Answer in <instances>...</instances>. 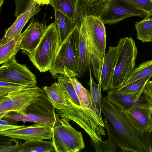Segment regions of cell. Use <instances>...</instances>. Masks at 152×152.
Segmentation results:
<instances>
[{"instance_id": "obj_10", "label": "cell", "mask_w": 152, "mask_h": 152, "mask_svg": "<svg viewBox=\"0 0 152 152\" xmlns=\"http://www.w3.org/2000/svg\"><path fill=\"white\" fill-rule=\"evenodd\" d=\"M81 23L87 35L101 55L104 57L106 53V33L104 24L101 18L92 14L84 16Z\"/></svg>"}, {"instance_id": "obj_2", "label": "cell", "mask_w": 152, "mask_h": 152, "mask_svg": "<svg viewBox=\"0 0 152 152\" xmlns=\"http://www.w3.org/2000/svg\"><path fill=\"white\" fill-rule=\"evenodd\" d=\"M79 39V28L76 25L61 44L49 71L53 77L58 75L69 78L77 77Z\"/></svg>"}, {"instance_id": "obj_16", "label": "cell", "mask_w": 152, "mask_h": 152, "mask_svg": "<svg viewBox=\"0 0 152 152\" xmlns=\"http://www.w3.org/2000/svg\"><path fill=\"white\" fill-rule=\"evenodd\" d=\"M59 127L67 140L72 152H80L85 147L82 134L71 125L70 120L61 118L56 114Z\"/></svg>"}, {"instance_id": "obj_1", "label": "cell", "mask_w": 152, "mask_h": 152, "mask_svg": "<svg viewBox=\"0 0 152 152\" xmlns=\"http://www.w3.org/2000/svg\"><path fill=\"white\" fill-rule=\"evenodd\" d=\"M108 140L124 152H151L149 133H142L125 111L102 97L101 105Z\"/></svg>"}, {"instance_id": "obj_18", "label": "cell", "mask_w": 152, "mask_h": 152, "mask_svg": "<svg viewBox=\"0 0 152 152\" xmlns=\"http://www.w3.org/2000/svg\"><path fill=\"white\" fill-rule=\"evenodd\" d=\"M26 30L8 42L0 45V64H3L15 59V56L20 49L22 39Z\"/></svg>"}, {"instance_id": "obj_37", "label": "cell", "mask_w": 152, "mask_h": 152, "mask_svg": "<svg viewBox=\"0 0 152 152\" xmlns=\"http://www.w3.org/2000/svg\"><path fill=\"white\" fill-rule=\"evenodd\" d=\"M149 139L151 152H152V131L149 133Z\"/></svg>"}, {"instance_id": "obj_25", "label": "cell", "mask_w": 152, "mask_h": 152, "mask_svg": "<svg viewBox=\"0 0 152 152\" xmlns=\"http://www.w3.org/2000/svg\"><path fill=\"white\" fill-rule=\"evenodd\" d=\"M151 73L152 60L144 62L141 64L137 67L135 68L125 83L121 87L125 86L134 82L141 79Z\"/></svg>"}, {"instance_id": "obj_15", "label": "cell", "mask_w": 152, "mask_h": 152, "mask_svg": "<svg viewBox=\"0 0 152 152\" xmlns=\"http://www.w3.org/2000/svg\"><path fill=\"white\" fill-rule=\"evenodd\" d=\"M118 50L117 46H110L106 53L101 72L100 82L103 91L109 90L113 77L116 65Z\"/></svg>"}, {"instance_id": "obj_36", "label": "cell", "mask_w": 152, "mask_h": 152, "mask_svg": "<svg viewBox=\"0 0 152 152\" xmlns=\"http://www.w3.org/2000/svg\"><path fill=\"white\" fill-rule=\"evenodd\" d=\"M106 0H83L84 2L88 5H91L97 2Z\"/></svg>"}, {"instance_id": "obj_8", "label": "cell", "mask_w": 152, "mask_h": 152, "mask_svg": "<svg viewBox=\"0 0 152 152\" xmlns=\"http://www.w3.org/2000/svg\"><path fill=\"white\" fill-rule=\"evenodd\" d=\"M0 80L23 84L32 86H37L35 75L25 64L12 59L0 67Z\"/></svg>"}, {"instance_id": "obj_9", "label": "cell", "mask_w": 152, "mask_h": 152, "mask_svg": "<svg viewBox=\"0 0 152 152\" xmlns=\"http://www.w3.org/2000/svg\"><path fill=\"white\" fill-rule=\"evenodd\" d=\"M52 125L47 123H38L17 129L0 131V135L25 141L52 139Z\"/></svg>"}, {"instance_id": "obj_17", "label": "cell", "mask_w": 152, "mask_h": 152, "mask_svg": "<svg viewBox=\"0 0 152 152\" xmlns=\"http://www.w3.org/2000/svg\"><path fill=\"white\" fill-rule=\"evenodd\" d=\"M80 39L78 49V58L76 71L77 77H82L91 68L89 56L88 51L85 32L83 25L79 27Z\"/></svg>"}, {"instance_id": "obj_29", "label": "cell", "mask_w": 152, "mask_h": 152, "mask_svg": "<svg viewBox=\"0 0 152 152\" xmlns=\"http://www.w3.org/2000/svg\"><path fill=\"white\" fill-rule=\"evenodd\" d=\"M34 86L12 82L0 80V97L10 93Z\"/></svg>"}, {"instance_id": "obj_33", "label": "cell", "mask_w": 152, "mask_h": 152, "mask_svg": "<svg viewBox=\"0 0 152 152\" xmlns=\"http://www.w3.org/2000/svg\"><path fill=\"white\" fill-rule=\"evenodd\" d=\"M25 125H18L13 124L8 119L0 120V131H6L20 128L25 126Z\"/></svg>"}, {"instance_id": "obj_40", "label": "cell", "mask_w": 152, "mask_h": 152, "mask_svg": "<svg viewBox=\"0 0 152 152\" xmlns=\"http://www.w3.org/2000/svg\"><path fill=\"white\" fill-rule=\"evenodd\" d=\"M151 42H152V41H151Z\"/></svg>"}, {"instance_id": "obj_3", "label": "cell", "mask_w": 152, "mask_h": 152, "mask_svg": "<svg viewBox=\"0 0 152 152\" xmlns=\"http://www.w3.org/2000/svg\"><path fill=\"white\" fill-rule=\"evenodd\" d=\"M61 45L58 29L54 22L46 27L37 47L27 55L30 61L40 72L50 71Z\"/></svg>"}, {"instance_id": "obj_21", "label": "cell", "mask_w": 152, "mask_h": 152, "mask_svg": "<svg viewBox=\"0 0 152 152\" xmlns=\"http://www.w3.org/2000/svg\"><path fill=\"white\" fill-rule=\"evenodd\" d=\"M55 21L58 29L61 44L76 26L69 18L59 10L54 9Z\"/></svg>"}, {"instance_id": "obj_4", "label": "cell", "mask_w": 152, "mask_h": 152, "mask_svg": "<svg viewBox=\"0 0 152 152\" xmlns=\"http://www.w3.org/2000/svg\"><path fill=\"white\" fill-rule=\"evenodd\" d=\"M117 46L118 53L110 89L122 86L135 68L138 50L135 42L131 37L121 38Z\"/></svg>"}, {"instance_id": "obj_26", "label": "cell", "mask_w": 152, "mask_h": 152, "mask_svg": "<svg viewBox=\"0 0 152 152\" xmlns=\"http://www.w3.org/2000/svg\"><path fill=\"white\" fill-rule=\"evenodd\" d=\"M75 91L78 97L80 105L82 107H88L92 105L90 91L85 88L76 77H69Z\"/></svg>"}, {"instance_id": "obj_31", "label": "cell", "mask_w": 152, "mask_h": 152, "mask_svg": "<svg viewBox=\"0 0 152 152\" xmlns=\"http://www.w3.org/2000/svg\"><path fill=\"white\" fill-rule=\"evenodd\" d=\"M152 77V73L141 79L125 86L121 87L117 89L118 90L127 92H131L136 91L142 87Z\"/></svg>"}, {"instance_id": "obj_28", "label": "cell", "mask_w": 152, "mask_h": 152, "mask_svg": "<svg viewBox=\"0 0 152 152\" xmlns=\"http://www.w3.org/2000/svg\"><path fill=\"white\" fill-rule=\"evenodd\" d=\"M57 79L58 81L64 91L68 95L72 101L75 104L81 106L78 97L69 78L61 75L57 77Z\"/></svg>"}, {"instance_id": "obj_5", "label": "cell", "mask_w": 152, "mask_h": 152, "mask_svg": "<svg viewBox=\"0 0 152 152\" xmlns=\"http://www.w3.org/2000/svg\"><path fill=\"white\" fill-rule=\"evenodd\" d=\"M55 109L44 91L26 108L25 115L15 113H8L4 116L2 118L16 122L22 121L34 123H42L53 125L56 120Z\"/></svg>"}, {"instance_id": "obj_6", "label": "cell", "mask_w": 152, "mask_h": 152, "mask_svg": "<svg viewBox=\"0 0 152 152\" xmlns=\"http://www.w3.org/2000/svg\"><path fill=\"white\" fill-rule=\"evenodd\" d=\"M88 6L89 14L99 17L104 24H113L130 17L147 16L143 12L125 6L120 0H106Z\"/></svg>"}, {"instance_id": "obj_23", "label": "cell", "mask_w": 152, "mask_h": 152, "mask_svg": "<svg viewBox=\"0 0 152 152\" xmlns=\"http://www.w3.org/2000/svg\"><path fill=\"white\" fill-rule=\"evenodd\" d=\"M56 152L52 141H25L21 144L18 152Z\"/></svg>"}, {"instance_id": "obj_19", "label": "cell", "mask_w": 152, "mask_h": 152, "mask_svg": "<svg viewBox=\"0 0 152 152\" xmlns=\"http://www.w3.org/2000/svg\"><path fill=\"white\" fill-rule=\"evenodd\" d=\"M80 0H51L50 4L64 14L77 25Z\"/></svg>"}, {"instance_id": "obj_38", "label": "cell", "mask_w": 152, "mask_h": 152, "mask_svg": "<svg viewBox=\"0 0 152 152\" xmlns=\"http://www.w3.org/2000/svg\"><path fill=\"white\" fill-rule=\"evenodd\" d=\"M4 2V0H0V7H1V6L2 4Z\"/></svg>"}, {"instance_id": "obj_35", "label": "cell", "mask_w": 152, "mask_h": 152, "mask_svg": "<svg viewBox=\"0 0 152 152\" xmlns=\"http://www.w3.org/2000/svg\"><path fill=\"white\" fill-rule=\"evenodd\" d=\"M51 0H33L37 4L39 5L50 4Z\"/></svg>"}, {"instance_id": "obj_39", "label": "cell", "mask_w": 152, "mask_h": 152, "mask_svg": "<svg viewBox=\"0 0 152 152\" xmlns=\"http://www.w3.org/2000/svg\"><path fill=\"white\" fill-rule=\"evenodd\" d=\"M151 118H152V106L151 108Z\"/></svg>"}, {"instance_id": "obj_13", "label": "cell", "mask_w": 152, "mask_h": 152, "mask_svg": "<svg viewBox=\"0 0 152 152\" xmlns=\"http://www.w3.org/2000/svg\"><path fill=\"white\" fill-rule=\"evenodd\" d=\"M145 84L139 89L131 92L110 89L105 97L110 102L125 110L140 102Z\"/></svg>"}, {"instance_id": "obj_14", "label": "cell", "mask_w": 152, "mask_h": 152, "mask_svg": "<svg viewBox=\"0 0 152 152\" xmlns=\"http://www.w3.org/2000/svg\"><path fill=\"white\" fill-rule=\"evenodd\" d=\"M40 6L33 1L27 9L17 18L11 26L6 30L4 36L0 39V45L20 34L23 28L29 20L39 11Z\"/></svg>"}, {"instance_id": "obj_22", "label": "cell", "mask_w": 152, "mask_h": 152, "mask_svg": "<svg viewBox=\"0 0 152 152\" xmlns=\"http://www.w3.org/2000/svg\"><path fill=\"white\" fill-rule=\"evenodd\" d=\"M52 129V141L56 152H72L69 143L59 127L56 114Z\"/></svg>"}, {"instance_id": "obj_30", "label": "cell", "mask_w": 152, "mask_h": 152, "mask_svg": "<svg viewBox=\"0 0 152 152\" xmlns=\"http://www.w3.org/2000/svg\"><path fill=\"white\" fill-rule=\"evenodd\" d=\"M22 143L14 138L0 139V152H18Z\"/></svg>"}, {"instance_id": "obj_12", "label": "cell", "mask_w": 152, "mask_h": 152, "mask_svg": "<svg viewBox=\"0 0 152 152\" xmlns=\"http://www.w3.org/2000/svg\"><path fill=\"white\" fill-rule=\"evenodd\" d=\"M46 27L43 23L31 18L21 42L20 49L24 53L28 54L35 50L42 39Z\"/></svg>"}, {"instance_id": "obj_41", "label": "cell", "mask_w": 152, "mask_h": 152, "mask_svg": "<svg viewBox=\"0 0 152 152\" xmlns=\"http://www.w3.org/2000/svg\"></svg>"}, {"instance_id": "obj_11", "label": "cell", "mask_w": 152, "mask_h": 152, "mask_svg": "<svg viewBox=\"0 0 152 152\" xmlns=\"http://www.w3.org/2000/svg\"><path fill=\"white\" fill-rule=\"evenodd\" d=\"M152 106L147 102H140L124 110L142 133H149L152 131Z\"/></svg>"}, {"instance_id": "obj_24", "label": "cell", "mask_w": 152, "mask_h": 152, "mask_svg": "<svg viewBox=\"0 0 152 152\" xmlns=\"http://www.w3.org/2000/svg\"><path fill=\"white\" fill-rule=\"evenodd\" d=\"M137 39L142 42H151L152 40V17H145L142 20L135 24Z\"/></svg>"}, {"instance_id": "obj_20", "label": "cell", "mask_w": 152, "mask_h": 152, "mask_svg": "<svg viewBox=\"0 0 152 152\" xmlns=\"http://www.w3.org/2000/svg\"><path fill=\"white\" fill-rule=\"evenodd\" d=\"M42 88L56 109H61L66 104L63 89L58 81L50 86H44Z\"/></svg>"}, {"instance_id": "obj_32", "label": "cell", "mask_w": 152, "mask_h": 152, "mask_svg": "<svg viewBox=\"0 0 152 152\" xmlns=\"http://www.w3.org/2000/svg\"><path fill=\"white\" fill-rule=\"evenodd\" d=\"M33 0H15V14L17 18L28 7Z\"/></svg>"}, {"instance_id": "obj_7", "label": "cell", "mask_w": 152, "mask_h": 152, "mask_svg": "<svg viewBox=\"0 0 152 152\" xmlns=\"http://www.w3.org/2000/svg\"><path fill=\"white\" fill-rule=\"evenodd\" d=\"M44 91L36 86L10 93L0 97V112L25 115L26 108Z\"/></svg>"}, {"instance_id": "obj_34", "label": "cell", "mask_w": 152, "mask_h": 152, "mask_svg": "<svg viewBox=\"0 0 152 152\" xmlns=\"http://www.w3.org/2000/svg\"><path fill=\"white\" fill-rule=\"evenodd\" d=\"M143 94L146 102L152 106V81L149 80L146 83Z\"/></svg>"}, {"instance_id": "obj_27", "label": "cell", "mask_w": 152, "mask_h": 152, "mask_svg": "<svg viewBox=\"0 0 152 152\" xmlns=\"http://www.w3.org/2000/svg\"><path fill=\"white\" fill-rule=\"evenodd\" d=\"M124 5L139 10L151 17L152 15V0H120Z\"/></svg>"}]
</instances>
